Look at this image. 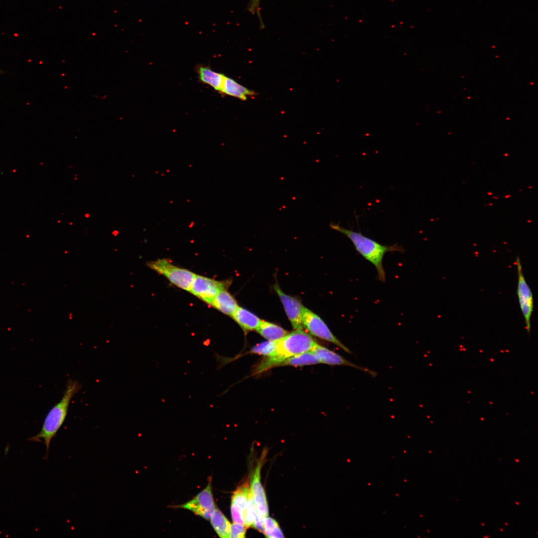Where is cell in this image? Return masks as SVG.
Segmentation results:
<instances>
[{
	"label": "cell",
	"instance_id": "6da1fadb",
	"mask_svg": "<svg viewBox=\"0 0 538 538\" xmlns=\"http://www.w3.org/2000/svg\"><path fill=\"white\" fill-rule=\"evenodd\" d=\"M317 343L302 329L288 332L277 341L275 350L265 356L255 369L259 373L272 367L279 366L285 359L304 352L310 351Z\"/></svg>",
	"mask_w": 538,
	"mask_h": 538
},
{
	"label": "cell",
	"instance_id": "7a4b0ae2",
	"mask_svg": "<svg viewBox=\"0 0 538 538\" xmlns=\"http://www.w3.org/2000/svg\"><path fill=\"white\" fill-rule=\"evenodd\" d=\"M329 226L331 229L344 234L349 239L356 250L374 266L377 271L378 279L383 282L385 281L386 279L383 266L385 254L388 252H403L404 251L402 246L397 244L391 246L382 245L364 236L360 232L345 228L339 224L331 222Z\"/></svg>",
	"mask_w": 538,
	"mask_h": 538
},
{
	"label": "cell",
	"instance_id": "3957f363",
	"mask_svg": "<svg viewBox=\"0 0 538 538\" xmlns=\"http://www.w3.org/2000/svg\"><path fill=\"white\" fill-rule=\"evenodd\" d=\"M80 388L81 385L78 382L69 379L61 399L47 414L40 431L28 439L32 442H41L42 439L44 440L46 448V458H48L50 443L65 420L70 401Z\"/></svg>",
	"mask_w": 538,
	"mask_h": 538
},
{
	"label": "cell",
	"instance_id": "277c9868",
	"mask_svg": "<svg viewBox=\"0 0 538 538\" xmlns=\"http://www.w3.org/2000/svg\"><path fill=\"white\" fill-rule=\"evenodd\" d=\"M149 268L165 276L177 287L189 291L195 274L185 269L173 265L167 259H158L147 263Z\"/></svg>",
	"mask_w": 538,
	"mask_h": 538
},
{
	"label": "cell",
	"instance_id": "5b68a950",
	"mask_svg": "<svg viewBox=\"0 0 538 538\" xmlns=\"http://www.w3.org/2000/svg\"><path fill=\"white\" fill-rule=\"evenodd\" d=\"M302 322L303 327L312 335L333 343L348 353H351V351L334 336L325 322L305 307L302 311Z\"/></svg>",
	"mask_w": 538,
	"mask_h": 538
},
{
	"label": "cell",
	"instance_id": "8992f818",
	"mask_svg": "<svg viewBox=\"0 0 538 538\" xmlns=\"http://www.w3.org/2000/svg\"><path fill=\"white\" fill-rule=\"evenodd\" d=\"M518 272L517 294L519 303L524 318L526 328L529 334L531 331V318L533 311V297L532 291L525 280L519 256L516 260Z\"/></svg>",
	"mask_w": 538,
	"mask_h": 538
},
{
	"label": "cell",
	"instance_id": "52a82bcc",
	"mask_svg": "<svg viewBox=\"0 0 538 538\" xmlns=\"http://www.w3.org/2000/svg\"><path fill=\"white\" fill-rule=\"evenodd\" d=\"M177 507L189 510L206 519H210L215 509L211 481H209L206 488L193 499Z\"/></svg>",
	"mask_w": 538,
	"mask_h": 538
},
{
	"label": "cell",
	"instance_id": "ba28073f",
	"mask_svg": "<svg viewBox=\"0 0 538 538\" xmlns=\"http://www.w3.org/2000/svg\"><path fill=\"white\" fill-rule=\"evenodd\" d=\"M225 288L223 282L195 274L189 291L211 305L218 293Z\"/></svg>",
	"mask_w": 538,
	"mask_h": 538
},
{
	"label": "cell",
	"instance_id": "9c48e42d",
	"mask_svg": "<svg viewBox=\"0 0 538 538\" xmlns=\"http://www.w3.org/2000/svg\"><path fill=\"white\" fill-rule=\"evenodd\" d=\"M264 457L258 462L252 476L250 491L253 499L256 511L263 519L268 516L269 511L266 496L261 482L260 473Z\"/></svg>",
	"mask_w": 538,
	"mask_h": 538
},
{
	"label": "cell",
	"instance_id": "30bf717a",
	"mask_svg": "<svg viewBox=\"0 0 538 538\" xmlns=\"http://www.w3.org/2000/svg\"><path fill=\"white\" fill-rule=\"evenodd\" d=\"M274 287L293 328L295 330L303 329L302 314L304 306L301 302L283 292L277 284Z\"/></svg>",
	"mask_w": 538,
	"mask_h": 538
},
{
	"label": "cell",
	"instance_id": "8fae6325",
	"mask_svg": "<svg viewBox=\"0 0 538 538\" xmlns=\"http://www.w3.org/2000/svg\"><path fill=\"white\" fill-rule=\"evenodd\" d=\"M321 363L330 365H343L353 367L375 376L377 373L366 368L359 366L345 359L336 352L317 343L311 350Z\"/></svg>",
	"mask_w": 538,
	"mask_h": 538
},
{
	"label": "cell",
	"instance_id": "7c38bea8",
	"mask_svg": "<svg viewBox=\"0 0 538 538\" xmlns=\"http://www.w3.org/2000/svg\"><path fill=\"white\" fill-rule=\"evenodd\" d=\"M249 493L250 487L248 482L243 483L234 492L231 505V516L234 523L244 525V513Z\"/></svg>",
	"mask_w": 538,
	"mask_h": 538
},
{
	"label": "cell",
	"instance_id": "4fadbf2b",
	"mask_svg": "<svg viewBox=\"0 0 538 538\" xmlns=\"http://www.w3.org/2000/svg\"><path fill=\"white\" fill-rule=\"evenodd\" d=\"M196 72L201 82L221 93L226 76L224 74L216 72L210 67L204 65H199L196 68Z\"/></svg>",
	"mask_w": 538,
	"mask_h": 538
},
{
	"label": "cell",
	"instance_id": "5bb4252c",
	"mask_svg": "<svg viewBox=\"0 0 538 538\" xmlns=\"http://www.w3.org/2000/svg\"><path fill=\"white\" fill-rule=\"evenodd\" d=\"M232 317L245 333L256 330L262 320L252 312L239 306Z\"/></svg>",
	"mask_w": 538,
	"mask_h": 538
},
{
	"label": "cell",
	"instance_id": "9a60e30c",
	"mask_svg": "<svg viewBox=\"0 0 538 538\" xmlns=\"http://www.w3.org/2000/svg\"><path fill=\"white\" fill-rule=\"evenodd\" d=\"M211 305L224 314L231 316L239 307L236 299L225 288L218 293Z\"/></svg>",
	"mask_w": 538,
	"mask_h": 538
},
{
	"label": "cell",
	"instance_id": "2e32d148",
	"mask_svg": "<svg viewBox=\"0 0 538 538\" xmlns=\"http://www.w3.org/2000/svg\"><path fill=\"white\" fill-rule=\"evenodd\" d=\"M221 93L234 97L241 100H246L248 97L254 96L255 92L241 85L235 80L225 76Z\"/></svg>",
	"mask_w": 538,
	"mask_h": 538
},
{
	"label": "cell",
	"instance_id": "e0dca14e",
	"mask_svg": "<svg viewBox=\"0 0 538 538\" xmlns=\"http://www.w3.org/2000/svg\"><path fill=\"white\" fill-rule=\"evenodd\" d=\"M256 331L268 340L277 341L288 332L281 327L271 322L261 320Z\"/></svg>",
	"mask_w": 538,
	"mask_h": 538
},
{
	"label": "cell",
	"instance_id": "ac0fdd59",
	"mask_svg": "<svg viewBox=\"0 0 538 538\" xmlns=\"http://www.w3.org/2000/svg\"><path fill=\"white\" fill-rule=\"evenodd\" d=\"M210 519L212 527L220 538H229L231 524L220 510L215 508Z\"/></svg>",
	"mask_w": 538,
	"mask_h": 538
},
{
	"label": "cell",
	"instance_id": "d6986e66",
	"mask_svg": "<svg viewBox=\"0 0 538 538\" xmlns=\"http://www.w3.org/2000/svg\"><path fill=\"white\" fill-rule=\"evenodd\" d=\"M320 363L315 354L310 351L300 353L283 360L279 365L301 366Z\"/></svg>",
	"mask_w": 538,
	"mask_h": 538
},
{
	"label": "cell",
	"instance_id": "ffe728a7",
	"mask_svg": "<svg viewBox=\"0 0 538 538\" xmlns=\"http://www.w3.org/2000/svg\"><path fill=\"white\" fill-rule=\"evenodd\" d=\"M263 533L267 538L284 537L278 522L275 519L268 516L264 519Z\"/></svg>",
	"mask_w": 538,
	"mask_h": 538
},
{
	"label": "cell",
	"instance_id": "44dd1931",
	"mask_svg": "<svg viewBox=\"0 0 538 538\" xmlns=\"http://www.w3.org/2000/svg\"><path fill=\"white\" fill-rule=\"evenodd\" d=\"M258 514L250 491L246 508L244 513V525L246 527H253L255 520Z\"/></svg>",
	"mask_w": 538,
	"mask_h": 538
},
{
	"label": "cell",
	"instance_id": "7402d4cb",
	"mask_svg": "<svg viewBox=\"0 0 538 538\" xmlns=\"http://www.w3.org/2000/svg\"><path fill=\"white\" fill-rule=\"evenodd\" d=\"M277 341L268 340L258 344L251 349L250 352L265 356L269 355L275 350Z\"/></svg>",
	"mask_w": 538,
	"mask_h": 538
},
{
	"label": "cell",
	"instance_id": "603a6c76",
	"mask_svg": "<svg viewBox=\"0 0 538 538\" xmlns=\"http://www.w3.org/2000/svg\"><path fill=\"white\" fill-rule=\"evenodd\" d=\"M246 529L247 528L244 525L234 523L231 525L229 538H244Z\"/></svg>",
	"mask_w": 538,
	"mask_h": 538
},
{
	"label": "cell",
	"instance_id": "cb8c5ba5",
	"mask_svg": "<svg viewBox=\"0 0 538 538\" xmlns=\"http://www.w3.org/2000/svg\"><path fill=\"white\" fill-rule=\"evenodd\" d=\"M260 0H251L248 7V10L252 14H256L260 20L261 27H264V24L261 17L260 10Z\"/></svg>",
	"mask_w": 538,
	"mask_h": 538
}]
</instances>
